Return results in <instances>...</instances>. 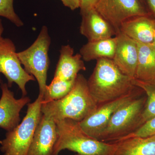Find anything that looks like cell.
Wrapping results in <instances>:
<instances>
[{"label": "cell", "instance_id": "cell-8", "mask_svg": "<svg viewBox=\"0 0 155 155\" xmlns=\"http://www.w3.org/2000/svg\"><path fill=\"white\" fill-rule=\"evenodd\" d=\"M144 93L141 88L136 86L128 94L98 106L91 114L79 122L81 127L89 135L99 140L114 113L122 106Z\"/></svg>", "mask_w": 155, "mask_h": 155}, {"label": "cell", "instance_id": "cell-1", "mask_svg": "<svg viewBox=\"0 0 155 155\" xmlns=\"http://www.w3.org/2000/svg\"><path fill=\"white\" fill-rule=\"evenodd\" d=\"M111 59H100L88 80L89 90L98 106L124 96L136 87Z\"/></svg>", "mask_w": 155, "mask_h": 155}, {"label": "cell", "instance_id": "cell-15", "mask_svg": "<svg viewBox=\"0 0 155 155\" xmlns=\"http://www.w3.org/2000/svg\"><path fill=\"white\" fill-rule=\"evenodd\" d=\"M155 21L149 16L133 17L123 22L118 31L124 34L137 42L152 44Z\"/></svg>", "mask_w": 155, "mask_h": 155}, {"label": "cell", "instance_id": "cell-3", "mask_svg": "<svg viewBox=\"0 0 155 155\" xmlns=\"http://www.w3.org/2000/svg\"><path fill=\"white\" fill-rule=\"evenodd\" d=\"M57 139L52 155L69 150L81 155H114L116 144L98 140L87 134L79 122L69 119L55 121Z\"/></svg>", "mask_w": 155, "mask_h": 155}, {"label": "cell", "instance_id": "cell-4", "mask_svg": "<svg viewBox=\"0 0 155 155\" xmlns=\"http://www.w3.org/2000/svg\"><path fill=\"white\" fill-rule=\"evenodd\" d=\"M43 96L38 95L34 102L27 105V111L21 122L11 131L7 132L0 140L3 155H28L35 131L42 116Z\"/></svg>", "mask_w": 155, "mask_h": 155}, {"label": "cell", "instance_id": "cell-22", "mask_svg": "<svg viewBox=\"0 0 155 155\" xmlns=\"http://www.w3.org/2000/svg\"><path fill=\"white\" fill-rule=\"evenodd\" d=\"M154 135H155V117L145 122L144 124H143L139 128L136 130L133 133L129 134L126 137L121 139L119 140H122L124 139L130 138V137H147Z\"/></svg>", "mask_w": 155, "mask_h": 155}, {"label": "cell", "instance_id": "cell-16", "mask_svg": "<svg viewBox=\"0 0 155 155\" xmlns=\"http://www.w3.org/2000/svg\"><path fill=\"white\" fill-rule=\"evenodd\" d=\"M116 144L114 155H155V135L124 139Z\"/></svg>", "mask_w": 155, "mask_h": 155}, {"label": "cell", "instance_id": "cell-21", "mask_svg": "<svg viewBox=\"0 0 155 155\" xmlns=\"http://www.w3.org/2000/svg\"><path fill=\"white\" fill-rule=\"evenodd\" d=\"M14 0H0V17H5L18 27L24 23L16 14L14 7Z\"/></svg>", "mask_w": 155, "mask_h": 155}, {"label": "cell", "instance_id": "cell-18", "mask_svg": "<svg viewBox=\"0 0 155 155\" xmlns=\"http://www.w3.org/2000/svg\"><path fill=\"white\" fill-rule=\"evenodd\" d=\"M116 38L88 41L80 50L83 61L89 62L100 59L113 60L116 51Z\"/></svg>", "mask_w": 155, "mask_h": 155}, {"label": "cell", "instance_id": "cell-28", "mask_svg": "<svg viewBox=\"0 0 155 155\" xmlns=\"http://www.w3.org/2000/svg\"><path fill=\"white\" fill-rule=\"evenodd\" d=\"M75 155H79V154H78L76 153V154H75Z\"/></svg>", "mask_w": 155, "mask_h": 155}, {"label": "cell", "instance_id": "cell-10", "mask_svg": "<svg viewBox=\"0 0 155 155\" xmlns=\"http://www.w3.org/2000/svg\"><path fill=\"white\" fill-rule=\"evenodd\" d=\"M0 83L2 92L0 98V127L8 132L20 123V112L30 103L31 99L26 96L16 99L7 83L2 81Z\"/></svg>", "mask_w": 155, "mask_h": 155}, {"label": "cell", "instance_id": "cell-19", "mask_svg": "<svg viewBox=\"0 0 155 155\" xmlns=\"http://www.w3.org/2000/svg\"><path fill=\"white\" fill-rule=\"evenodd\" d=\"M75 80L67 81L53 78L51 83L46 87L43 95V102L57 101L64 97L71 90Z\"/></svg>", "mask_w": 155, "mask_h": 155}, {"label": "cell", "instance_id": "cell-23", "mask_svg": "<svg viewBox=\"0 0 155 155\" xmlns=\"http://www.w3.org/2000/svg\"><path fill=\"white\" fill-rule=\"evenodd\" d=\"M99 0H80V14L94 9Z\"/></svg>", "mask_w": 155, "mask_h": 155}, {"label": "cell", "instance_id": "cell-11", "mask_svg": "<svg viewBox=\"0 0 155 155\" xmlns=\"http://www.w3.org/2000/svg\"><path fill=\"white\" fill-rule=\"evenodd\" d=\"M115 36L116 49L112 60L123 74L134 79L138 60L137 42L119 31Z\"/></svg>", "mask_w": 155, "mask_h": 155}, {"label": "cell", "instance_id": "cell-24", "mask_svg": "<svg viewBox=\"0 0 155 155\" xmlns=\"http://www.w3.org/2000/svg\"><path fill=\"white\" fill-rule=\"evenodd\" d=\"M150 17L155 19V0H143Z\"/></svg>", "mask_w": 155, "mask_h": 155}, {"label": "cell", "instance_id": "cell-6", "mask_svg": "<svg viewBox=\"0 0 155 155\" xmlns=\"http://www.w3.org/2000/svg\"><path fill=\"white\" fill-rule=\"evenodd\" d=\"M51 44L48 29L44 25L33 44L24 51L17 52L25 71L33 76L37 81L39 94L42 96L47 85V79L50 65L48 52Z\"/></svg>", "mask_w": 155, "mask_h": 155}, {"label": "cell", "instance_id": "cell-13", "mask_svg": "<svg viewBox=\"0 0 155 155\" xmlns=\"http://www.w3.org/2000/svg\"><path fill=\"white\" fill-rule=\"evenodd\" d=\"M57 139L55 122L49 116L43 114L28 155H52Z\"/></svg>", "mask_w": 155, "mask_h": 155}, {"label": "cell", "instance_id": "cell-2", "mask_svg": "<svg viewBox=\"0 0 155 155\" xmlns=\"http://www.w3.org/2000/svg\"><path fill=\"white\" fill-rule=\"evenodd\" d=\"M89 90L87 80L78 74L71 90L64 97L57 101L43 102V114L54 121L69 119L80 122L98 107Z\"/></svg>", "mask_w": 155, "mask_h": 155}, {"label": "cell", "instance_id": "cell-20", "mask_svg": "<svg viewBox=\"0 0 155 155\" xmlns=\"http://www.w3.org/2000/svg\"><path fill=\"white\" fill-rule=\"evenodd\" d=\"M134 86L138 87L144 91L147 100L142 116L141 125L150 119L155 117V81H143L132 79Z\"/></svg>", "mask_w": 155, "mask_h": 155}, {"label": "cell", "instance_id": "cell-7", "mask_svg": "<svg viewBox=\"0 0 155 155\" xmlns=\"http://www.w3.org/2000/svg\"><path fill=\"white\" fill-rule=\"evenodd\" d=\"M1 74L7 79V84L10 88L14 83L18 85L23 97L27 94V83L36 80L22 67L17 56L15 44L8 38H3L0 41V82L2 81Z\"/></svg>", "mask_w": 155, "mask_h": 155}, {"label": "cell", "instance_id": "cell-26", "mask_svg": "<svg viewBox=\"0 0 155 155\" xmlns=\"http://www.w3.org/2000/svg\"><path fill=\"white\" fill-rule=\"evenodd\" d=\"M4 31V26H3L2 21V19H1V17H0V41L4 38L2 37Z\"/></svg>", "mask_w": 155, "mask_h": 155}, {"label": "cell", "instance_id": "cell-25", "mask_svg": "<svg viewBox=\"0 0 155 155\" xmlns=\"http://www.w3.org/2000/svg\"><path fill=\"white\" fill-rule=\"evenodd\" d=\"M65 7L69 8L72 11L79 8L80 6V0H61Z\"/></svg>", "mask_w": 155, "mask_h": 155}, {"label": "cell", "instance_id": "cell-9", "mask_svg": "<svg viewBox=\"0 0 155 155\" xmlns=\"http://www.w3.org/2000/svg\"><path fill=\"white\" fill-rule=\"evenodd\" d=\"M95 9L117 32L121 24L127 19L150 16L143 0H99Z\"/></svg>", "mask_w": 155, "mask_h": 155}, {"label": "cell", "instance_id": "cell-27", "mask_svg": "<svg viewBox=\"0 0 155 155\" xmlns=\"http://www.w3.org/2000/svg\"><path fill=\"white\" fill-rule=\"evenodd\" d=\"M152 44L155 47V25H154V38H153V41Z\"/></svg>", "mask_w": 155, "mask_h": 155}, {"label": "cell", "instance_id": "cell-17", "mask_svg": "<svg viewBox=\"0 0 155 155\" xmlns=\"http://www.w3.org/2000/svg\"><path fill=\"white\" fill-rule=\"evenodd\" d=\"M138 54L135 79L155 81V47L153 44L137 42Z\"/></svg>", "mask_w": 155, "mask_h": 155}, {"label": "cell", "instance_id": "cell-14", "mask_svg": "<svg viewBox=\"0 0 155 155\" xmlns=\"http://www.w3.org/2000/svg\"><path fill=\"white\" fill-rule=\"evenodd\" d=\"M74 51L70 45L62 46L54 78L67 81L75 80L78 72L86 70L81 55H74Z\"/></svg>", "mask_w": 155, "mask_h": 155}, {"label": "cell", "instance_id": "cell-5", "mask_svg": "<svg viewBox=\"0 0 155 155\" xmlns=\"http://www.w3.org/2000/svg\"><path fill=\"white\" fill-rule=\"evenodd\" d=\"M147 100L144 93L119 108L113 114L99 140L114 142L137 130L141 126L142 116Z\"/></svg>", "mask_w": 155, "mask_h": 155}, {"label": "cell", "instance_id": "cell-12", "mask_svg": "<svg viewBox=\"0 0 155 155\" xmlns=\"http://www.w3.org/2000/svg\"><path fill=\"white\" fill-rule=\"evenodd\" d=\"M81 15L82 19L79 30L88 41L106 39L116 36L117 31L114 26L95 9H91Z\"/></svg>", "mask_w": 155, "mask_h": 155}]
</instances>
